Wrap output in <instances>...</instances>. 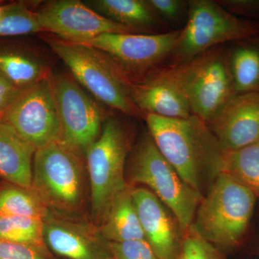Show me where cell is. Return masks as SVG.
<instances>
[{"label":"cell","instance_id":"1","mask_svg":"<svg viewBox=\"0 0 259 259\" xmlns=\"http://www.w3.org/2000/svg\"><path fill=\"white\" fill-rule=\"evenodd\" d=\"M144 118L163 157L200 193L204 176H217L225 153L207 124L193 115L178 119L145 113Z\"/></svg>","mask_w":259,"mask_h":259},{"label":"cell","instance_id":"2","mask_svg":"<svg viewBox=\"0 0 259 259\" xmlns=\"http://www.w3.org/2000/svg\"><path fill=\"white\" fill-rule=\"evenodd\" d=\"M256 198L249 189L219 173L201 201L190 228L211 244L235 246L248 229Z\"/></svg>","mask_w":259,"mask_h":259},{"label":"cell","instance_id":"3","mask_svg":"<svg viewBox=\"0 0 259 259\" xmlns=\"http://www.w3.org/2000/svg\"><path fill=\"white\" fill-rule=\"evenodd\" d=\"M47 42L75 79L97 100L125 115H142L131 97V78L108 56L85 44L59 38H48Z\"/></svg>","mask_w":259,"mask_h":259},{"label":"cell","instance_id":"4","mask_svg":"<svg viewBox=\"0 0 259 259\" xmlns=\"http://www.w3.org/2000/svg\"><path fill=\"white\" fill-rule=\"evenodd\" d=\"M258 35L259 21L238 18L217 1L191 0L171 64H186L212 48Z\"/></svg>","mask_w":259,"mask_h":259},{"label":"cell","instance_id":"5","mask_svg":"<svg viewBox=\"0 0 259 259\" xmlns=\"http://www.w3.org/2000/svg\"><path fill=\"white\" fill-rule=\"evenodd\" d=\"M130 176L133 182L147 186L168 207L184 233L192 226L201 194L182 180L166 161L149 134L136 145L131 156Z\"/></svg>","mask_w":259,"mask_h":259},{"label":"cell","instance_id":"6","mask_svg":"<svg viewBox=\"0 0 259 259\" xmlns=\"http://www.w3.org/2000/svg\"><path fill=\"white\" fill-rule=\"evenodd\" d=\"M128 149V135L122 122L116 117L107 118L98 139L86 152L92 207L97 218H104L112 201L126 188Z\"/></svg>","mask_w":259,"mask_h":259},{"label":"cell","instance_id":"7","mask_svg":"<svg viewBox=\"0 0 259 259\" xmlns=\"http://www.w3.org/2000/svg\"><path fill=\"white\" fill-rule=\"evenodd\" d=\"M182 76L192 115L206 123L236 95L228 49L222 45L182 64Z\"/></svg>","mask_w":259,"mask_h":259},{"label":"cell","instance_id":"8","mask_svg":"<svg viewBox=\"0 0 259 259\" xmlns=\"http://www.w3.org/2000/svg\"><path fill=\"white\" fill-rule=\"evenodd\" d=\"M0 120L13 127L35 149L62 141V128L56 105L52 76L47 74L24 89Z\"/></svg>","mask_w":259,"mask_h":259},{"label":"cell","instance_id":"9","mask_svg":"<svg viewBox=\"0 0 259 259\" xmlns=\"http://www.w3.org/2000/svg\"><path fill=\"white\" fill-rule=\"evenodd\" d=\"M77 153L62 141L35 151L32 166V190L42 201L73 208L82 196V181Z\"/></svg>","mask_w":259,"mask_h":259},{"label":"cell","instance_id":"10","mask_svg":"<svg viewBox=\"0 0 259 259\" xmlns=\"http://www.w3.org/2000/svg\"><path fill=\"white\" fill-rule=\"evenodd\" d=\"M180 30L159 34H102L81 44L101 51L131 78L133 74H150L171 60Z\"/></svg>","mask_w":259,"mask_h":259},{"label":"cell","instance_id":"11","mask_svg":"<svg viewBox=\"0 0 259 259\" xmlns=\"http://www.w3.org/2000/svg\"><path fill=\"white\" fill-rule=\"evenodd\" d=\"M52 81L62 128V141L76 152L86 153L101 133V109L66 75L53 76Z\"/></svg>","mask_w":259,"mask_h":259},{"label":"cell","instance_id":"12","mask_svg":"<svg viewBox=\"0 0 259 259\" xmlns=\"http://www.w3.org/2000/svg\"><path fill=\"white\" fill-rule=\"evenodd\" d=\"M35 13L42 30L75 44H83L102 34L138 33L102 16L79 0L51 1Z\"/></svg>","mask_w":259,"mask_h":259},{"label":"cell","instance_id":"13","mask_svg":"<svg viewBox=\"0 0 259 259\" xmlns=\"http://www.w3.org/2000/svg\"><path fill=\"white\" fill-rule=\"evenodd\" d=\"M130 94L142 113L178 119L192 115L182 81V64L162 66L138 82L131 80Z\"/></svg>","mask_w":259,"mask_h":259},{"label":"cell","instance_id":"14","mask_svg":"<svg viewBox=\"0 0 259 259\" xmlns=\"http://www.w3.org/2000/svg\"><path fill=\"white\" fill-rule=\"evenodd\" d=\"M225 152L259 140V93L238 94L207 122Z\"/></svg>","mask_w":259,"mask_h":259},{"label":"cell","instance_id":"15","mask_svg":"<svg viewBox=\"0 0 259 259\" xmlns=\"http://www.w3.org/2000/svg\"><path fill=\"white\" fill-rule=\"evenodd\" d=\"M132 196L145 238L156 254L160 259H177L182 240L165 206L147 189L132 190Z\"/></svg>","mask_w":259,"mask_h":259},{"label":"cell","instance_id":"16","mask_svg":"<svg viewBox=\"0 0 259 259\" xmlns=\"http://www.w3.org/2000/svg\"><path fill=\"white\" fill-rule=\"evenodd\" d=\"M35 151L13 127L0 120V177L12 185L32 190Z\"/></svg>","mask_w":259,"mask_h":259},{"label":"cell","instance_id":"17","mask_svg":"<svg viewBox=\"0 0 259 259\" xmlns=\"http://www.w3.org/2000/svg\"><path fill=\"white\" fill-rule=\"evenodd\" d=\"M85 4L102 16L138 33L168 32L147 0H90Z\"/></svg>","mask_w":259,"mask_h":259},{"label":"cell","instance_id":"18","mask_svg":"<svg viewBox=\"0 0 259 259\" xmlns=\"http://www.w3.org/2000/svg\"><path fill=\"white\" fill-rule=\"evenodd\" d=\"M102 234L110 242L146 239L133 199L127 187L112 201L103 218Z\"/></svg>","mask_w":259,"mask_h":259},{"label":"cell","instance_id":"19","mask_svg":"<svg viewBox=\"0 0 259 259\" xmlns=\"http://www.w3.org/2000/svg\"><path fill=\"white\" fill-rule=\"evenodd\" d=\"M233 44L228 54L236 95L259 93V35Z\"/></svg>","mask_w":259,"mask_h":259},{"label":"cell","instance_id":"20","mask_svg":"<svg viewBox=\"0 0 259 259\" xmlns=\"http://www.w3.org/2000/svg\"><path fill=\"white\" fill-rule=\"evenodd\" d=\"M219 173L225 174L259 196V140L236 151L225 152Z\"/></svg>","mask_w":259,"mask_h":259},{"label":"cell","instance_id":"21","mask_svg":"<svg viewBox=\"0 0 259 259\" xmlns=\"http://www.w3.org/2000/svg\"><path fill=\"white\" fill-rule=\"evenodd\" d=\"M0 215L42 220L47 209L35 191L12 185L0 190Z\"/></svg>","mask_w":259,"mask_h":259},{"label":"cell","instance_id":"22","mask_svg":"<svg viewBox=\"0 0 259 259\" xmlns=\"http://www.w3.org/2000/svg\"><path fill=\"white\" fill-rule=\"evenodd\" d=\"M0 74L20 89L29 88L47 76L41 63L14 52H0Z\"/></svg>","mask_w":259,"mask_h":259},{"label":"cell","instance_id":"23","mask_svg":"<svg viewBox=\"0 0 259 259\" xmlns=\"http://www.w3.org/2000/svg\"><path fill=\"white\" fill-rule=\"evenodd\" d=\"M44 240L57 254L69 259H97L85 238L69 228L59 225L44 226Z\"/></svg>","mask_w":259,"mask_h":259},{"label":"cell","instance_id":"24","mask_svg":"<svg viewBox=\"0 0 259 259\" xmlns=\"http://www.w3.org/2000/svg\"><path fill=\"white\" fill-rule=\"evenodd\" d=\"M44 226L42 220L0 215V239L41 249Z\"/></svg>","mask_w":259,"mask_h":259},{"label":"cell","instance_id":"25","mask_svg":"<svg viewBox=\"0 0 259 259\" xmlns=\"http://www.w3.org/2000/svg\"><path fill=\"white\" fill-rule=\"evenodd\" d=\"M42 31L35 13L23 3L6 5L0 17V37L28 35Z\"/></svg>","mask_w":259,"mask_h":259},{"label":"cell","instance_id":"26","mask_svg":"<svg viewBox=\"0 0 259 259\" xmlns=\"http://www.w3.org/2000/svg\"><path fill=\"white\" fill-rule=\"evenodd\" d=\"M185 233L177 259H222L215 247L191 228Z\"/></svg>","mask_w":259,"mask_h":259},{"label":"cell","instance_id":"27","mask_svg":"<svg viewBox=\"0 0 259 259\" xmlns=\"http://www.w3.org/2000/svg\"><path fill=\"white\" fill-rule=\"evenodd\" d=\"M158 18L167 28V25H175L187 18L189 1L184 0H147Z\"/></svg>","mask_w":259,"mask_h":259},{"label":"cell","instance_id":"28","mask_svg":"<svg viewBox=\"0 0 259 259\" xmlns=\"http://www.w3.org/2000/svg\"><path fill=\"white\" fill-rule=\"evenodd\" d=\"M109 248L115 259H160L146 239L110 242Z\"/></svg>","mask_w":259,"mask_h":259},{"label":"cell","instance_id":"29","mask_svg":"<svg viewBox=\"0 0 259 259\" xmlns=\"http://www.w3.org/2000/svg\"><path fill=\"white\" fill-rule=\"evenodd\" d=\"M231 14L245 20L259 21V0H218Z\"/></svg>","mask_w":259,"mask_h":259},{"label":"cell","instance_id":"30","mask_svg":"<svg viewBox=\"0 0 259 259\" xmlns=\"http://www.w3.org/2000/svg\"><path fill=\"white\" fill-rule=\"evenodd\" d=\"M0 259H47L40 249L0 239Z\"/></svg>","mask_w":259,"mask_h":259},{"label":"cell","instance_id":"31","mask_svg":"<svg viewBox=\"0 0 259 259\" xmlns=\"http://www.w3.org/2000/svg\"><path fill=\"white\" fill-rule=\"evenodd\" d=\"M23 90L15 86L0 74V115L9 108Z\"/></svg>","mask_w":259,"mask_h":259},{"label":"cell","instance_id":"32","mask_svg":"<svg viewBox=\"0 0 259 259\" xmlns=\"http://www.w3.org/2000/svg\"><path fill=\"white\" fill-rule=\"evenodd\" d=\"M5 9V6H0V17H1V15L4 13Z\"/></svg>","mask_w":259,"mask_h":259},{"label":"cell","instance_id":"33","mask_svg":"<svg viewBox=\"0 0 259 259\" xmlns=\"http://www.w3.org/2000/svg\"><path fill=\"white\" fill-rule=\"evenodd\" d=\"M105 259H115V258H114L112 256V257H109V258H106Z\"/></svg>","mask_w":259,"mask_h":259}]
</instances>
